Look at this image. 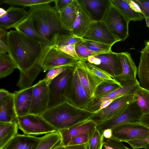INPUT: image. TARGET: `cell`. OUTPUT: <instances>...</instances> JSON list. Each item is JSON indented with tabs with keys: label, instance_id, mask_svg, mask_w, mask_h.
Returning a JSON list of instances; mask_svg holds the SVG:
<instances>
[{
	"label": "cell",
	"instance_id": "1",
	"mask_svg": "<svg viewBox=\"0 0 149 149\" xmlns=\"http://www.w3.org/2000/svg\"><path fill=\"white\" fill-rule=\"evenodd\" d=\"M6 42L8 54L20 73L23 74L41 64L43 54L50 46L44 45L16 30L7 32Z\"/></svg>",
	"mask_w": 149,
	"mask_h": 149
},
{
	"label": "cell",
	"instance_id": "2",
	"mask_svg": "<svg viewBox=\"0 0 149 149\" xmlns=\"http://www.w3.org/2000/svg\"><path fill=\"white\" fill-rule=\"evenodd\" d=\"M29 16L38 33L46 41L49 46H54L60 35L71 34L63 29L59 13L49 3L29 7Z\"/></svg>",
	"mask_w": 149,
	"mask_h": 149
},
{
	"label": "cell",
	"instance_id": "3",
	"mask_svg": "<svg viewBox=\"0 0 149 149\" xmlns=\"http://www.w3.org/2000/svg\"><path fill=\"white\" fill-rule=\"evenodd\" d=\"M47 109L40 116L58 130L88 120L95 113L77 106L69 97Z\"/></svg>",
	"mask_w": 149,
	"mask_h": 149
},
{
	"label": "cell",
	"instance_id": "4",
	"mask_svg": "<svg viewBox=\"0 0 149 149\" xmlns=\"http://www.w3.org/2000/svg\"><path fill=\"white\" fill-rule=\"evenodd\" d=\"M75 65L64 70L53 79L48 86V109L56 106L66 100V93L72 80Z\"/></svg>",
	"mask_w": 149,
	"mask_h": 149
},
{
	"label": "cell",
	"instance_id": "5",
	"mask_svg": "<svg viewBox=\"0 0 149 149\" xmlns=\"http://www.w3.org/2000/svg\"><path fill=\"white\" fill-rule=\"evenodd\" d=\"M102 20L112 34L120 41H124L128 37L130 21L111 0Z\"/></svg>",
	"mask_w": 149,
	"mask_h": 149
},
{
	"label": "cell",
	"instance_id": "6",
	"mask_svg": "<svg viewBox=\"0 0 149 149\" xmlns=\"http://www.w3.org/2000/svg\"><path fill=\"white\" fill-rule=\"evenodd\" d=\"M19 128L27 135H40L58 131L41 116L33 114L17 116Z\"/></svg>",
	"mask_w": 149,
	"mask_h": 149
},
{
	"label": "cell",
	"instance_id": "7",
	"mask_svg": "<svg viewBox=\"0 0 149 149\" xmlns=\"http://www.w3.org/2000/svg\"><path fill=\"white\" fill-rule=\"evenodd\" d=\"M134 95H126L116 99L106 107L95 112L88 120H92L98 125L116 118L133 101Z\"/></svg>",
	"mask_w": 149,
	"mask_h": 149
},
{
	"label": "cell",
	"instance_id": "8",
	"mask_svg": "<svg viewBox=\"0 0 149 149\" xmlns=\"http://www.w3.org/2000/svg\"><path fill=\"white\" fill-rule=\"evenodd\" d=\"M79 59L98 68L114 77L122 72L119 53L111 51L96 54L85 59Z\"/></svg>",
	"mask_w": 149,
	"mask_h": 149
},
{
	"label": "cell",
	"instance_id": "9",
	"mask_svg": "<svg viewBox=\"0 0 149 149\" xmlns=\"http://www.w3.org/2000/svg\"><path fill=\"white\" fill-rule=\"evenodd\" d=\"M112 130L111 138L122 142L141 140L149 136V129L140 123L121 125Z\"/></svg>",
	"mask_w": 149,
	"mask_h": 149
},
{
	"label": "cell",
	"instance_id": "10",
	"mask_svg": "<svg viewBox=\"0 0 149 149\" xmlns=\"http://www.w3.org/2000/svg\"><path fill=\"white\" fill-rule=\"evenodd\" d=\"M143 115L136 103L133 100L120 114L97 125V128L102 133L105 130L112 129L121 125L139 123Z\"/></svg>",
	"mask_w": 149,
	"mask_h": 149
},
{
	"label": "cell",
	"instance_id": "11",
	"mask_svg": "<svg viewBox=\"0 0 149 149\" xmlns=\"http://www.w3.org/2000/svg\"><path fill=\"white\" fill-rule=\"evenodd\" d=\"M77 60V58L66 54L54 46H50L43 54L41 64L43 70L46 71L54 67L74 65Z\"/></svg>",
	"mask_w": 149,
	"mask_h": 149
},
{
	"label": "cell",
	"instance_id": "12",
	"mask_svg": "<svg viewBox=\"0 0 149 149\" xmlns=\"http://www.w3.org/2000/svg\"><path fill=\"white\" fill-rule=\"evenodd\" d=\"M122 86V87L106 95L93 98L87 109L95 113L99 111L103 102L110 100H114L123 96L134 94L140 85L139 82L136 79L128 81Z\"/></svg>",
	"mask_w": 149,
	"mask_h": 149
},
{
	"label": "cell",
	"instance_id": "13",
	"mask_svg": "<svg viewBox=\"0 0 149 149\" xmlns=\"http://www.w3.org/2000/svg\"><path fill=\"white\" fill-rule=\"evenodd\" d=\"M49 101L48 86L44 78L34 85L29 114L41 116L47 109Z\"/></svg>",
	"mask_w": 149,
	"mask_h": 149
},
{
	"label": "cell",
	"instance_id": "14",
	"mask_svg": "<svg viewBox=\"0 0 149 149\" xmlns=\"http://www.w3.org/2000/svg\"><path fill=\"white\" fill-rule=\"evenodd\" d=\"M82 38L109 45L120 41L112 34L102 20L93 21Z\"/></svg>",
	"mask_w": 149,
	"mask_h": 149
},
{
	"label": "cell",
	"instance_id": "15",
	"mask_svg": "<svg viewBox=\"0 0 149 149\" xmlns=\"http://www.w3.org/2000/svg\"><path fill=\"white\" fill-rule=\"evenodd\" d=\"M97 126L94 121L88 120L70 127L60 130L58 131L61 137L60 144L64 146H68L74 138L84 133L88 134L90 138Z\"/></svg>",
	"mask_w": 149,
	"mask_h": 149
},
{
	"label": "cell",
	"instance_id": "16",
	"mask_svg": "<svg viewBox=\"0 0 149 149\" xmlns=\"http://www.w3.org/2000/svg\"><path fill=\"white\" fill-rule=\"evenodd\" d=\"M66 96L73 100L78 107L86 109H87L92 100V99L81 84L75 68Z\"/></svg>",
	"mask_w": 149,
	"mask_h": 149
},
{
	"label": "cell",
	"instance_id": "17",
	"mask_svg": "<svg viewBox=\"0 0 149 149\" xmlns=\"http://www.w3.org/2000/svg\"><path fill=\"white\" fill-rule=\"evenodd\" d=\"M79 80L92 98L95 96L96 89L103 81L77 61L75 66Z\"/></svg>",
	"mask_w": 149,
	"mask_h": 149
},
{
	"label": "cell",
	"instance_id": "18",
	"mask_svg": "<svg viewBox=\"0 0 149 149\" xmlns=\"http://www.w3.org/2000/svg\"><path fill=\"white\" fill-rule=\"evenodd\" d=\"M122 72L114 77L122 86L128 81L136 79L137 68L130 54L127 52L119 53Z\"/></svg>",
	"mask_w": 149,
	"mask_h": 149
},
{
	"label": "cell",
	"instance_id": "19",
	"mask_svg": "<svg viewBox=\"0 0 149 149\" xmlns=\"http://www.w3.org/2000/svg\"><path fill=\"white\" fill-rule=\"evenodd\" d=\"M6 10V13L0 17V28L5 29L14 28L29 15L24 7L11 6Z\"/></svg>",
	"mask_w": 149,
	"mask_h": 149
},
{
	"label": "cell",
	"instance_id": "20",
	"mask_svg": "<svg viewBox=\"0 0 149 149\" xmlns=\"http://www.w3.org/2000/svg\"><path fill=\"white\" fill-rule=\"evenodd\" d=\"M33 88L34 85L14 93V105L17 116L29 114Z\"/></svg>",
	"mask_w": 149,
	"mask_h": 149
},
{
	"label": "cell",
	"instance_id": "21",
	"mask_svg": "<svg viewBox=\"0 0 149 149\" xmlns=\"http://www.w3.org/2000/svg\"><path fill=\"white\" fill-rule=\"evenodd\" d=\"M93 21L86 10L78 3L76 17L70 31L71 34L82 38Z\"/></svg>",
	"mask_w": 149,
	"mask_h": 149
},
{
	"label": "cell",
	"instance_id": "22",
	"mask_svg": "<svg viewBox=\"0 0 149 149\" xmlns=\"http://www.w3.org/2000/svg\"><path fill=\"white\" fill-rule=\"evenodd\" d=\"M145 47L140 52L137 74L140 86L149 91V40L145 41Z\"/></svg>",
	"mask_w": 149,
	"mask_h": 149
},
{
	"label": "cell",
	"instance_id": "23",
	"mask_svg": "<svg viewBox=\"0 0 149 149\" xmlns=\"http://www.w3.org/2000/svg\"><path fill=\"white\" fill-rule=\"evenodd\" d=\"M89 13L93 21L102 20L110 0H77Z\"/></svg>",
	"mask_w": 149,
	"mask_h": 149
},
{
	"label": "cell",
	"instance_id": "24",
	"mask_svg": "<svg viewBox=\"0 0 149 149\" xmlns=\"http://www.w3.org/2000/svg\"><path fill=\"white\" fill-rule=\"evenodd\" d=\"M39 141L34 136L18 134L3 149H36Z\"/></svg>",
	"mask_w": 149,
	"mask_h": 149
},
{
	"label": "cell",
	"instance_id": "25",
	"mask_svg": "<svg viewBox=\"0 0 149 149\" xmlns=\"http://www.w3.org/2000/svg\"><path fill=\"white\" fill-rule=\"evenodd\" d=\"M14 93L0 102V122L13 123L17 121V116L14 105Z\"/></svg>",
	"mask_w": 149,
	"mask_h": 149
},
{
	"label": "cell",
	"instance_id": "26",
	"mask_svg": "<svg viewBox=\"0 0 149 149\" xmlns=\"http://www.w3.org/2000/svg\"><path fill=\"white\" fill-rule=\"evenodd\" d=\"M78 6L77 0H73L59 13L61 24L64 30L70 32L76 17Z\"/></svg>",
	"mask_w": 149,
	"mask_h": 149
},
{
	"label": "cell",
	"instance_id": "27",
	"mask_svg": "<svg viewBox=\"0 0 149 149\" xmlns=\"http://www.w3.org/2000/svg\"><path fill=\"white\" fill-rule=\"evenodd\" d=\"M19 126L17 121L0 122V149H3L17 134Z\"/></svg>",
	"mask_w": 149,
	"mask_h": 149
},
{
	"label": "cell",
	"instance_id": "28",
	"mask_svg": "<svg viewBox=\"0 0 149 149\" xmlns=\"http://www.w3.org/2000/svg\"><path fill=\"white\" fill-rule=\"evenodd\" d=\"M14 28L15 30L22 33L32 39L44 45L48 46L45 40L36 30L29 15Z\"/></svg>",
	"mask_w": 149,
	"mask_h": 149
},
{
	"label": "cell",
	"instance_id": "29",
	"mask_svg": "<svg viewBox=\"0 0 149 149\" xmlns=\"http://www.w3.org/2000/svg\"><path fill=\"white\" fill-rule=\"evenodd\" d=\"M111 1L130 22L141 21L144 18L142 14L132 9L125 0H111Z\"/></svg>",
	"mask_w": 149,
	"mask_h": 149
},
{
	"label": "cell",
	"instance_id": "30",
	"mask_svg": "<svg viewBox=\"0 0 149 149\" xmlns=\"http://www.w3.org/2000/svg\"><path fill=\"white\" fill-rule=\"evenodd\" d=\"M143 115L149 113V91L141 86L134 95V100Z\"/></svg>",
	"mask_w": 149,
	"mask_h": 149
},
{
	"label": "cell",
	"instance_id": "31",
	"mask_svg": "<svg viewBox=\"0 0 149 149\" xmlns=\"http://www.w3.org/2000/svg\"><path fill=\"white\" fill-rule=\"evenodd\" d=\"M16 64L7 53H0V78L5 77L12 74L15 69Z\"/></svg>",
	"mask_w": 149,
	"mask_h": 149
},
{
	"label": "cell",
	"instance_id": "32",
	"mask_svg": "<svg viewBox=\"0 0 149 149\" xmlns=\"http://www.w3.org/2000/svg\"><path fill=\"white\" fill-rule=\"evenodd\" d=\"M39 141L36 149H52L60 143V135L58 131L38 137Z\"/></svg>",
	"mask_w": 149,
	"mask_h": 149
},
{
	"label": "cell",
	"instance_id": "33",
	"mask_svg": "<svg viewBox=\"0 0 149 149\" xmlns=\"http://www.w3.org/2000/svg\"><path fill=\"white\" fill-rule=\"evenodd\" d=\"M77 61L103 81H110L120 84L114 79L113 77L103 70L88 62L78 58Z\"/></svg>",
	"mask_w": 149,
	"mask_h": 149
},
{
	"label": "cell",
	"instance_id": "34",
	"mask_svg": "<svg viewBox=\"0 0 149 149\" xmlns=\"http://www.w3.org/2000/svg\"><path fill=\"white\" fill-rule=\"evenodd\" d=\"M122 86L119 84L110 81H103L97 87L94 98L105 95Z\"/></svg>",
	"mask_w": 149,
	"mask_h": 149
},
{
	"label": "cell",
	"instance_id": "35",
	"mask_svg": "<svg viewBox=\"0 0 149 149\" xmlns=\"http://www.w3.org/2000/svg\"><path fill=\"white\" fill-rule=\"evenodd\" d=\"M81 43L91 50L98 53L109 52L112 51L111 48L113 45L83 39Z\"/></svg>",
	"mask_w": 149,
	"mask_h": 149
},
{
	"label": "cell",
	"instance_id": "36",
	"mask_svg": "<svg viewBox=\"0 0 149 149\" xmlns=\"http://www.w3.org/2000/svg\"><path fill=\"white\" fill-rule=\"evenodd\" d=\"M54 0H3L2 3L12 6H20L31 7L33 6L45 3H50Z\"/></svg>",
	"mask_w": 149,
	"mask_h": 149
},
{
	"label": "cell",
	"instance_id": "37",
	"mask_svg": "<svg viewBox=\"0 0 149 149\" xmlns=\"http://www.w3.org/2000/svg\"><path fill=\"white\" fill-rule=\"evenodd\" d=\"M104 139L102 133L97 128L89 139L88 143V149H102Z\"/></svg>",
	"mask_w": 149,
	"mask_h": 149
},
{
	"label": "cell",
	"instance_id": "38",
	"mask_svg": "<svg viewBox=\"0 0 149 149\" xmlns=\"http://www.w3.org/2000/svg\"><path fill=\"white\" fill-rule=\"evenodd\" d=\"M82 38L77 37L71 34H63L58 37L54 46L75 45L77 43L82 42Z\"/></svg>",
	"mask_w": 149,
	"mask_h": 149
},
{
	"label": "cell",
	"instance_id": "39",
	"mask_svg": "<svg viewBox=\"0 0 149 149\" xmlns=\"http://www.w3.org/2000/svg\"><path fill=\"white\" fill-rule=\"evenodd\" d=\"M82 41L75 45V51L78 58L85 59L91 56L100 54L90 49L82 44Z\"/></svg>",
	"mask_w": 149,
	"mask_h": 149
},
{
	"label": "cell",
	"instance_id": "40",
	"mask_svg": "<svg viewBox=\"0 0 149 149\" xmlns=\"http://www.w3.org/2000/svg\"><path fill=\"white\" fill-rule=\"evenodd\" d=\"M70 66H72L56 67L50 69L45 78L47 85L48 86L53 79Z\"/></svg>",
	"mask_w": 149,
	"mask_h": 149
},
{
	"label": "cell",
	"instance_id": "41",
	"mask_svg": "<svg viewBox=\"0 0 149 149\" xmlns=\"http://www.w3.org/2000/svg\"><path fill=\"white\" fill-rule=\"evenodd\" d=\"M90 136L86 133L79 135L74 138L68 146L88 144Z\"/></svg>",
	"mask_w": 149,
	"mask_h": 149
},
{
	"label": "cell",
	"instance_id": "42",
	"mask_svg": "<svg viewBox=\"0 0 149 149\" xmlns=\"http://www.w3.org/2000/svg\"><path fill=\"white\" fill-rule=\"evenodd\" d=\"M138 6L141 13L144 17L149 18V0H133Z\"/></svg>",
	"mask_w": 149,
	"mask_h": 149
},
{
	"label": "cell",
	"instance_id": "43",
	"mask_svg": "<svg viewBox=\"0 0 149 149\" xmlns=\"http://www.w3.org/2000/svg\"><path fill=\"white\" fill-rule=\"evenodd\" d=\"M103 144L111 147L113 149H130L124 145L122 142L111 138H104Z\"/></svg>",
	"mask_w": 149,
	"mask_h": 149
},
{
	"label": "cell",
	"instance_id": "44",
	"mask_svg": "<svg viewBox=\"0 0 149 149\" xmlns=\"http://www.w3.org/2000/svg\"><path fill=\"white\" fill-rule=\"evenodd\" d=\"M133 149H139L143 148L147 145H149V136L141 140L126 141Z\"/></svg>",
	"mask_w": 149,
	"mask_h": 149
},
{
	"label": "cell",
	"instance_id": "45",
	"mask_svg": "<svg viewBox=\"0 0 149 149\" xmlns=\"http://www.w3.org/2000/svg\"><path fill=\"white\" fill-rule=\"evenodd\" d=\"M5 30L0 28V53H8V52L6 42L7 32Z\"/></svg>",
	"mask_w": 149,
	"mask_h": 149
},
{
	"label": "cell",
	"instance_id": "46",
	"mask_svg": "<svg viewBox=\"0 0 149 149\" xmlns=\"http://www.w3.org/2000/svg\"><path fill=\"white\" fill-rule=\"evenodd\" d=\"M55 47L66 54L73 57L78 58L76 52L75 45H68Z\"/></svg>",
	"mask_w": 149,
	"mask_h": 149
},
{
	"label": "cell",
	"instance_id": "47",
	"mask_svg": "<svg viewBox=\"0 0 149 149\" xmlns=\"http://www.w3.org/2000/svg\"><path fill=\"white\" fill-rule=\"evenodd\" d=\"M73 0H54L55 8L59 13Z\"/></svg>",
	"mask_w": 149,
	"mask_h": 149
},
{
	"label": "cell",
	"instance_id": "48",
	"mask_svg": "<svg viewBox=\"0 0 149 149\" xmlns=\"http://www.w3.org/2000/svg\"><path fill=\"white\" fill-rule=\"evenodd\" d=\"M140 123L149 129V113L143 115Z\"/></svg>",
	"mask_w": 149,
	"mask_h": 149
},
{
	"label": "cell",
	"instance_id": "49",
	"mask_svg": "<svg viewBox=\"0 0 149 149\" xmlns=\"http://www.w3.org/2000/svg\"><path fill=\"white\" fill-rule=\"evenodd\" d=\"M66 149H88V144L81 145L65 146Z\"/></svg>",
	"mask_w": 149,
	"mask_h": 149
},
{
	"label": "cell",
	"instance_id": "50",
	"mask_svg": "<svg viewBox=\"0 0 149 149\" xmlns=\"http://www.w3.org/2000/svg\"><path fill=\"white\" fill-rule=\"evenodd\" d=\"M125 0L132 9L136 12L141 13V10L138 5L133 0Z\"/></svg>",
	"mask_w": 149,
	"mask_h": 149
},
{
	"label": "cell",
	"instance_id": "51",
	"mask_svg": "<svg viewBox=\"0 0 149 149\" xmlns=\"http://www.w3.org/2000/svg\"><path fill=\"white\" fill-rule=\"evenodd\" d=\"M10 93L8 91L4 89H0V102L3 100L8 97Z\"/></svg>",
	"mask_w": 149,
	"mask_h": 149
},
{
	"label": "cell",
	"instance_id": "52",
	"mask_svg": "<svg viewBox=\"0 0 149 149\" xmlns=\"http://www.w3.org/2000/svg\"><path fill=\"white\" fill-rule=\"evenodd\" d=\"M104 137L106 139H110L112 137V130L111 129H107L104 130L102 133Z\"/></svg>",
	"mask_w": 149,
	"mask_h": 149
},
{
	"label": "cell",
	"instance_id": "53",
	"mask_svg": "<svg viewBox=\"0 0 149 149\" xmlns=\"http://www.w3.org/2000/svg\"><path fill=\"white\" fill-rule=\"evenodd\" d=\"M6 13V10L3 8H0V17L4 15Z\"/></svg>",
	"mask_w": 149,
	"mask_h": 149
},
{
	"label": "cell",
	"instance_id": "54",
	"mask_svg": "<svg viewBox=\"0 0 149 149\" xmlns=\"http://www.w3.org/2000/svg\"><path fill=\"white\" fill-rule=\"evenodd\" d=\"M144 18L146 20V26L149 28V18L144 17Z\"/></svg>",
	"mask_w": 149,
	"mask_h": 149
},
{
	"label": "cell",
	"instance_id": "55",
	"mask_svg": "<svg viewBox=\"0 0 149 149\" xmlns=\"http://www.w3.org/2000/svg\"><path fill=\"white\" fill-rule=\"evenodd\" d=\"M145 149H149V145H147L143 147Z\"/></svg>",
	"mask_w": 149,
	"mask_h": 149
}]
</instances>
